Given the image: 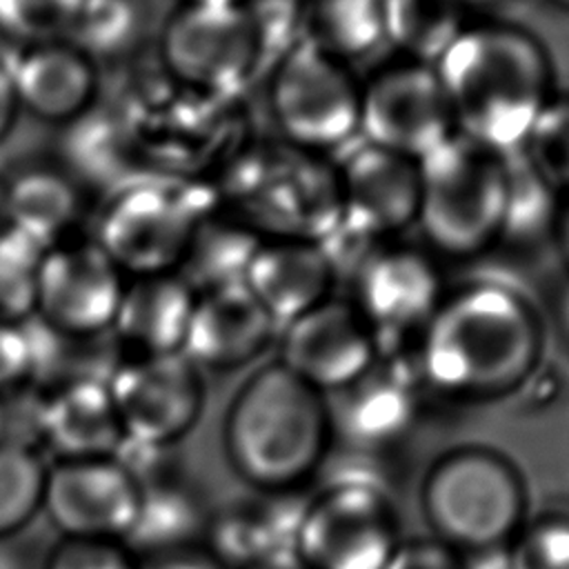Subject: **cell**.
Wrapping results in <instances>:
<instances>
[{"label": "cell", "mask_w": 569, "mask_h": 569, "mask_svg": "<svg viewBox=\"0 0 569 569\" xmlns=\"http://www.w3.org/2000/svg\"><path fill=\"white\" fill-rule=\"evenodd\" d=\"M545 362V327L527 296L498 280L447 289L416 342L431 398L451 405L511 400Z\"/></svg>", "instance_id": "6da1fadb"}, {"label": "cell", "mask_w": 569, "mask_h": 569, "mask_svg": "<svg viewBox=\"0 0 569 569\" xmlns=\"http://www.w3.org/2000/svg\"><path fill=\"white\" fill-rule=\"evenodd\" d=\"M433 69L456 133L498 153L520 151L556 93L545 44L509 22H469Z\"/></svg>", "instance_id": "7a4b0ae2"}, {"label": "cell", "mask_w": 569, "mask_h": 569, "mask_svg": "<svg viewBox=\"0 0 569 569\" xmlns=\"http://www.w3.org/2000/svg\"><path fill=\"white\" fill-rule=\"evenodd\" d=\"M220 445L249 491L302 493L333 451L329 398L278 360L267 362L229 400Z\"/></svg>", "instance_id": "3957f363"}, {"label": "cell", "mask_w": 569, "mask_h": 569, "mask_svg": "<svg viewBox=\"0 0 569 569\" xmlns=\"http://www.w3.org/2000/svg\"><path fill=\"white\" fill-rule=\"evenodd\" d=\"M427 536L460 556L507 547L531 513L529 482L520 465L485 442L440 451L418 485Z\"/></svg>", "instance_id": "277c9868"}, {"label": "cell", "mask_w": 569, "mask_h": 569, "mask_svg": "<svg viewBox=\"0 0 569 569\" xmlns=\"http://www.w3.org/2000/svg\"><path fill=\"white\" fill-rule=\"evenodd\" d=\"M418 213L431 253L473 258L502 236L507 153L453 133L418 160Z\"/></svg>", "instance_id": "5b68a950"}, {"label": "cell", "mask_w": 569, "mask_h": 569, "mask_svg": "<svg viewBox=\"0 0 569 569\" xmlns=\"http://www.w3.org/2000/svg\"><path fill=\"white\" fill-rule=\"evenodd\" d=\"M402 540L389 489L373 476L340 473L305 498L293 551L309 569H387Z\"/></svg>", "instance_id": "8992f818"}, {"label": "cell", "mask_w": 569, "mask_h": 569, "mask_svg": "<svg viewBox=\"0 0 569 569\" xmlns=\"http://www.w3.org/2000/svg\"><path fill=\"white\" fill-rule=\"evenodd\" d=\"M162 71L182 89L231 96L264 62V44L244 4H180L158 36Z\"/></svg>", "instance_id": "52a82bcc"}, {"label": "cell", "mask_w": 569, "mask_h": 569, "mask_svg": "<svg viewBox=\"0 0 569 569\" xmlns=\"http://www.w3.org/2000/svg\"><path fill=\"white\" fill-rule=\"evenodd\" d=\"M269 111L287 144L322 153L360 136V82L336 58L298 42L269 76Z\"/></svg>", "instance_id": "ba28073f"}, {"label": "cell", "mask_w": 569, "mask_h": 569, "mask_svg": "<svg viewBox=\"0 0 569 569\" xmlns=\"http://www.w3.org/2000/svg\"><path fill=\"white\" fill-rule=\"evenodd\" d=\"M204 213L173 182L133 178L118 184L93 238L127 276L178 271Z\"/></svg>", "instance_id": "9c48e42d"}, {"label": "cell", "mask_w": 569, "mask_h": 569, "mask_svg": "<svg viewBox=\"0 0 569 569\" xmlns=\"http://www.w3.org/2000/svg\"><path fill=\"white\" fill-rule=\"evenodd\" d=\"M109 391L127 440L176 449L200 422L204 373L182 353L120 356Z\"/></svg>", "instance_id": "30bf717a"}, {"label": "cell", "mask_w": 569, "mask_h": 569, "mask_svg": "<svg viewBox=\"0 0 569 569\" xmlns=\"http://www.w3.org/2000/svg\"><path fill=\"white\" fill-rule=\"evenodd\" d=\"M453 133V116L433 64L398 58L360 82L365 142L420 160Z\"/></svg>", "instance_id": "8fae6325"}, {"label": "cell", "mask_w": 569, "mask_h": 569, "mask_svg": "<svg viewBox=\"0 0 569 569\" xmlns=\"http://www.w3.org/2000/svg\"><path fill=\"white\" fill-rule=\"evenodd\" d=\"M447 289L431 251L393 240L376 242L353 269L351 302L373 329L380 356L418 342Z\"/></svg>", "instance_id": "7c38bea8"}, {"label": "cell", "mask_w": 569, "mask_h": 569, "mask_svg": "<svg viewBox=\"0 0 569 569\" xmlns=\"http://www.w3.org/2000/svg\"><path fill=\"white\" fill-rule=\"evenodd\" d=\"M127 276L93 238L71 236L42 251L33 318L73 338L111 336Z\"/></svg>", "instance_id": "4fadbf2b"}, {"label": "cell", "mask_w": 569, "mask_h": 569, "mask_svg": "<svg viewBox=\"0 0 569 569\" xmlns=\"http://www.w3.org/2000/svg\"><path fill=\"white\" fill-rule=\"evenodd\" d=\"M331 398L333 449L342 447L351 456H378L407 440L431 396L418 373L416 351H411L380 356L365 378Z\"/></svg>", "instance_id": "5bb4252c"}, {"label": "cell", "mask_w": 569, "mask_h": 569, "mask_svg": "<svg viewBox=\"0 0 569 569\" xmlns=\"http://www.w3.org/2000/svg\"><path fill=\"white\" fill-rule=\"evenodd\" d=\"M378 358V338L351 300L331 296L280 331L278 362L325 398L365 378Z\"/></svg>", "instance_id": "9a60e30c"}, {"label": "cell", "mask_w": 569, "mask_h": 569, "mask_svg": "<svg viewBox=\"0 0 569 569\" xmlns=\"http://www.w3.org/2000/svg\"><path fill=\"white\" fill-rule=\"evenodd\" d=\"M140 487L116 458L47 462L42 513L64 540H116L131 533Z\"/></svg>", "instance_id": "2e32d148"}, {"label": "cell", "mask_w": 569, "mask_h": 569, "mask_svg": "<svg viewBox=\"0 0 569 569\" xmlns=\"http://www.w3.org/2000/svg\"><path fill=\"white\" fill-rule=\"evenodd\" d=\"M340 224L369 240H391L416 224L418 160L360 142L336 167Z\"/></svg>", "instance_id": "e0dca14e"}, {"label": "cell", "mask_w": 569, "mask_h": 569, "mask_svg": "<svg viewBox=\"0 0 569 569\" xmlns=\"http://www.w3.org/2000/svg\"><path fill=\"white\" fill-rule=\"evenodd\" d=\"M278 333V322L244 282L200 291L182 353L204 373L238 371L258 360Z\"/></svg>", "instance_id": "ac0fdd59"}, {"label": "cell", "mask_w": 569, "mask_h": 569, "mask_svg": "<svg viewBox=\"0 0 569 569\" xmlns=\"http://www.w3.org/2000/svg\"><path fill=\"white\" fill-rule=\"evenodd\" d=\"M18 107L47 124L69 127L98 100V64L69 40L22 47L9 64Z\"/></svg>", "instance_id": "d6986e66"}, {"label": "cell", "mask_w": 569, "mask_h": 569, "mask_svg": "<svg viewBox=\"0 0 569 569\" xmlns=\"http://www.w3.org/2000/svg\"><path fill=\"white\" fill-rule=\"evenodd\" d=\"M305 498L249 491L209 507L200 549L220 569H242L273 551L293 549Z\"/></svg>", "instance_id": "ffe728a7"}, {"label": "cell", "mask_w": 569, "mask_h": 569, "mask_svg": "<svg viewBox=\"0 0 569 569\" xmlns=\"http://www.w3.org/2000/svg\"><path fill=\"white\" fill-rule=\"evenodd\" d=\"M336 271L318 240L262 238L242 282L280 327L331 298Z\"/></svg>", "instance_id": "44dd1931"}, {"label": "cell", "mask_w": 569, "mask_h": 569, "mask_svg": "<svg viewBox=\"0 0 569 569\" xmlns=\"http://www.w3.org/2000/svg\"><path fill=\"white\" fill-rule=\"evenodd\" d=\"M196 291L178 273L127 278L111 327L122 356L173 353L182 349Z\"/></svg>", "instance_id": "7402d4cb"}, {"label": "cell", "mask_w": 569, "mask_h": 569, "mask_svg": "<svg viewBox=\"0 0 569 569\" xmlns=\"http://www.w3.org/2000/svg\"><path fill=\"white\" fill-rule=\"evenodd\" d=\"M124 440L107 380H78L47 391L44 447L51 460L113 458Z\"/></svg>", "instance_id": "603a6c76"}, {"label": "cell", "mask_w": 569, "mask_h": 569, "mask_svg": "<svg viewBox=\"0 0 569 569\" xmlns=\"http://www.w3.org/2000/svg\"><path fill=\"white\" fill-rule=\"evenodd\" d=\"M209 505L178 465L140 485L138 518L124 545L138 560L200 547Z\"/></svg>", "instance_id": "cb8c5ba5"}, {"label": "cell", "mask_w": 569, "mask_h": 569, "mask_svg": "<svg viewBox=\"0 0 569 569\" xmlns=\"http://www.w3.org/2000/svg\"><path fill=\"white\" fill-rule=\"evenodd\" d=\"M82 193L67 171L29 167L4 180V224L42 249L76 236Z\"/></svg>", "instance_id": "d4e9b609"}, {"label": "cell", "mask_w": 569, "mask_h": 569, "mask_svg": "<svg viewBox=\"0 0 569 569\" xmlns=\"http://www.w3.org/2000/svg\"><path fill=\"white\" fill-rule=\"evenodd\" d=\"M260 240L236 213H204L191 233L178 273L196 293L242 282Z\"/></svg>", "instance_id": "484cf974"}, {"label": "cell", "mask_w": 569, "mask_h": 569, "mask_svg": "<svg viewBox=\"0 0 569 569\" xmlns=\"http://www.w3.org/2000/svg\"><path fill=\"white\" fill-rule=\"evenodd\" d=\"M302 42L342 64L385 42L380 0H302Z\"/></svg>", "instance_id": "4316f807"}, {"label": "cell", "mask_w": 569, "mask_h": 569, "mask_svg": "<svg viewBox=\"0 0 569 569\" xmlns=\"http://www.w3.org/2000/svg\"><path fill=\"white\" fill-rule=\"evenodd\" d=\"M385 42L402 58L433 64L469 24L460 0H380Z\"/></svg>", "instance_id": "83f0119b"}, {"label": "cell", "mask_w": 569, "mask_h": 569, "mask_svg": "<svg viewBox=\"0 0 569 569\" xmlns=\"http://www.w3.org/2000/svg\"><path fill=\"white\" fill-rule=\"evenodd\" d=\"M149 24L147 0H89L64 40L96 64L129 53Z\"/></svg>", "instance_id": "f1b7e54d"}, {"label": "cell", "mask_w": 569, "mask_h": 569, "mask_svg": "<svg viewBox=\"0 0 569 569\" xmlns=\"http://www.w3.org/2000/svg\"><path fill=\"white\" fill-rule=\"evenodd\" d=\"M44 478L42 453L0 445V542L18 538L42 513Z\"/></svg>", "instance_id": "f546056e"}, {"label": "cell", "mask_w": 569, "mask_h": 569, "mask_svg": "<svg viewBox=\"0 0 569 569\" xmlns=\"http://www.w3.org/2000/svg\"><path fill=\"white\" fill-rule=\"evenodd\" d=\"M562 198L529 167L520 151L507 153V209L502 238L531 240L556 229Z\"/></svg>", "instance_id": "4dcf8cb0"}, {"label": "cell", "mask_w": 569, "mask_h": 569, "mask_svg": "<svg viewBox=\"0 0 569 569\" xmlns=\"http://www.w3.org/2000/svg\"><path fill=\"white\" fill-rule=\"evenodd\" d=\"M520 153L562 200L569 198V91L551 96Z\"/></svg>", "instance_id": "1f68e13d"}, {"label": "cell", "mask_w": 569, "mask_h": 569, "mask_svg": "<svg viewBox=\"0 0 569 569\" xmlns=\"http://www.w3.org/2000/svg\"><path fill=\"white\" fill-rule=\"evenodd\" d=\"M42 251L11 227H0V322L24 325L33 318Z\"/></svg>", "instance_id": "d6a6232c"}, {"label": "cell", "mask_w": 569, "mask_h": 569, "mask_svg": "<svg viewBox=\"0 0 569 569\" xmlns=\"http://www.w3.org/2000/svg\"><path fill=\"white\" fill-rule=\"evenodd\" d=\"M507 549L511 569H569V502L531 509Z\"/></svg>", "instance_id": "836d02e7"}, {"label": "cell", "mask_w": 569, "mask_h": 569, "mask_svg": "<svg viewBox=\"0 0 569 569\" xmlns=\"http://www.w3.org/2000/svg\"><path fill=\"white\" fill-rule=\"evenodd\" d=\"M89 0H0V38L22 47L69 36Z\"/></svg>", "instance_id": "e575fe53"}, {"label": "cell", "mask_w": 569, "mask_h": 569, "mask_svg": "<svg viewBox=\"0 0 569 569\" xmlns=\"http://www.w3.org/2000/svg\"><path fill=\"white\" fill-rule=\"evenodd\" d=\"M44 427L47 391L22 382L0 393V445L42 453Z\"/></svg>", "instance_id": "d590c367"}, {"label": "cell", "mask_w": 569, "mask_h": 569, "mask_svg": "<svg viewBox=\"0 0 569 569\" xmlns=\"http://www.w3.org/2000/svg\"><path fill=\"white\" fill-rule=\"evenodd\" d=\"M42 569H140V560L124 542L58 538Z\"/></svg>", "instance_id": "8d00e7d4"}, {"label": "cell", "mask_w": 569, "mask_h": 569, "mask_svg": "<svg viewBox=\"0 0 569 569\" xmlns=\"http://www.w3.org/2000/svg\"><path fill=\"white\" fill-rule=\"evenodd\" d=\"M387 569H462V556L427 533L405 536Z\"/></svg>", "instance_id": "74e56055"}, {"label": "cell", "mask_w": 569, "mask_h": 569, "mask_svg": "<svg viewBox=\"0 0 569 569\" xmlns=\"http://www.w3.org/2000/svg\"><path fill=\"white\" fill-rule=\"evenodd\" d=\"M31 378V349L24 325L0 322V393Z\"/></svg>", "instance_id": "f35d334b"}, {"label": "cell", "mask_w": 569, "mask_h": 569, "mask_svg": "<svg viewBox=\"0 0 569 569\" xmlns=\"http://www.w3.org/2000/svg\"><path fill=\"white\" fill-rule=\"evenodd\" d=\"M140 569H220L200 547L178 549L140 560Z\"/></svg>", "instance_id": "ab89813d"}, {"label": "cell", "mask_w": 569, "mask_h": 569, "mask_svg": "<svg viewBox=\"0 0 569 569\" xmlns=\"http://www.w3.org/2000/svg\"><path fill=\"white\" fill-rule=\"evenodd\" d=\"M18 111H20V107H18V100H16L9 64L0 62V142L13 129Z\"/></svg>", "instance_id": "60d3db41"}, {"label": "cell", "mask_w": 569, "mask_h": 569, "mask_svg": "<svg viewBox=\"0 0 569 569\" xmlns=\"http://www.w3.org/2000/svg\"><path fill=\"white\" fill-rule=\"evenodd\" d=\"M242 569H309L300 556L293 549H282V551H273Z\"/></svg>", "instance_id": "b9f144b4"}, {"label": "cell", "mask_w": 569, "mask_h": 569, "mask_svg": "<svg viewBox=\"0 0 569 569\" xmlns=\"http://www.w3.org/2000/svg\"><path fill=\"white\" fill-rule=\"evenodd\" d=\"M556 233H558V240H560V247L569 260V198L562 200V207H560V213H558V222H556Z\"/></svg>", "instance_id": "7bdbcfd3"}, {"label": "cell", "mask_w": 569, "mask_h": 569, "mask_svg": "<svg viewBox=\"0 0 569 569\" xmlns=\"http://www.w3.org/2000/svg\"><path fill=\"white\" fill-rule=\"evenodd\" d=\"M558 318H560V327L565 329V333H567V338H569V287L565 289L562 300H560V305H558Z\"/></svg>", "instance_id": "ee69618b"}, {"label": "cell", "mask_w": 569, "mask_h": 569, "mask_svg": "<svg viewBox=\"0 0 569 569\" xmlns=\"http://www.w3.org/2000/svg\"><path fill=\"white\" fill-rule=\"evenodd\" d=\"M247 0H180V4H244Z\"/></svg>", "instance_id": "f6af8a7d"}, {"label": "cell", "mask_w": 569, "mask_h": 569, "mask_svg": "<svg viewBox=\"0 0 569 569\" xmlns=\"http://www.w3.org/2000/svg\"><path fill=\"white\" fill-rule=\"evenodd\" d=\"M0 227H4V180L0 178Z\"/></svg>", "instance_id": "bcb514c9"}, {"label": "cell", "mask_w": 569, "mask_h": 569, "mask_svg": "<svg viewBox=\"0 0 569 569\" xmlns=\"http://www.w3.org/2000/svg\"><path fill=\"white\" fill-rule=\"evenodd\" d=\"M467 9L471 7H482V4H493V2H500V0H460Z\"/></svg>", "instance_id": "7dc6e473"}, {"label": "cell", "mask_w": 569, "mask_h": 569, "mask_svg": "<svg viewBox=\"0 0 569 569\" xmlns=\"http://www.w3.org/2000/svg\"><path fill=\"white\" fill-rule=\"evenodd\" d=\"M556 9H560V11H567L569 13V0H549Z\"/></svg>", "instance_id": "c3c4849f"}]
</instances>
